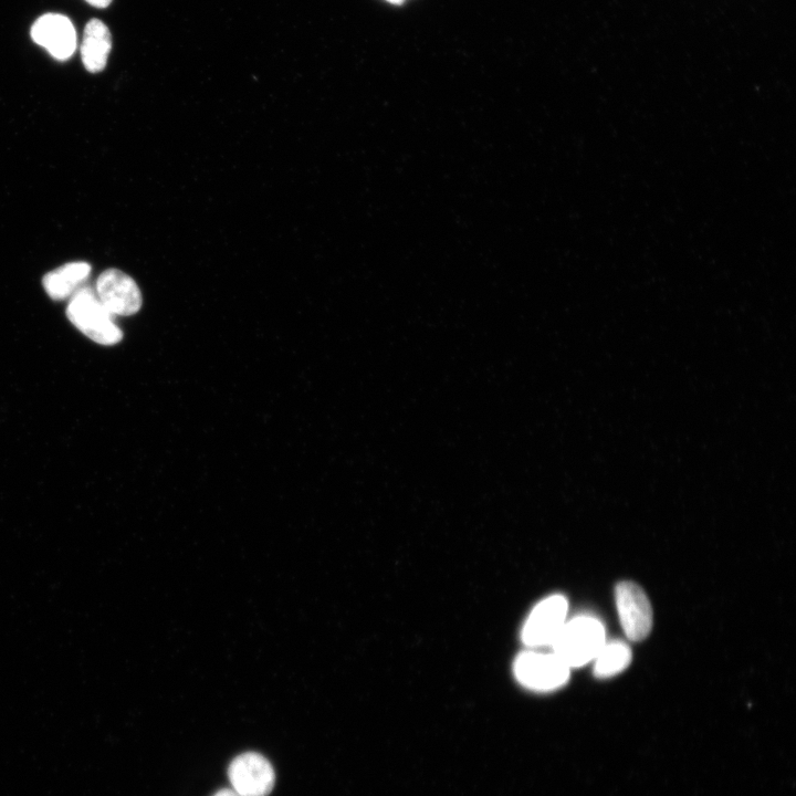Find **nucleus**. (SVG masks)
Wrapping results in <instances>:
<instances>
[{"label":"nucleus","mask_w":796,"mask_h":796,"mask_svg":"<svg viewBox=\"0 0 796 796\" xmlns=\"http://www.w3.org/2000/svg\"><path fill=\"white\" fill-rule=\"evenodd\" d=\"M90 273L91 265L87 262H69L46 273L43 277V287L53 300L70 298L84 286Z\"/></svg>","instance_id":"nucleus-9"},{"label":"nucleus","mask_w":796,"mask_h":796,"mask_svg":"<svg viewBox=\"0 0 796 796\" xmlns=\"http://www.w3.org/2000/svg\"><path fill=\"white\" fill-rule=\"evenodd\" d=\"M213 796H238L232 789L223 788L218 790Z\"/></svg>","instance_id":"nucleus-13"},{"label":"nucleus","mask_w":796,"mask_h":796,"mask_svg":"<svg viewBox=\"0 0 796 796\" xmlns=\"http://www.w3.org/2000/svg\"><path fill=\"white\" fill-rule=\"evenodd\" d=\"M387 1L390 3H394V4H401L404 2V0H387Z\"/></svg>","instance_id":"nucleus-14"},{"label":"nucleus","mask_w":796,"mask_h":796,"mask_svg":"<svg viewBox=\"0 0 796 796\" xmlns=\"http://www.w3.org/2000/svg\"><path fill=\"white\" fill-rule=\"evenodd\" d=\"M66 315L76 328L97 344L114 345L123 338V332L113 320L114 315L91 287L82 286L70 297Z\"/></svg>","instance_id":"nucleus-2"},{"label":"nucleus","mask_w":796,"mask_h":796,"mask_svg":"<svg viewBox=\"0 0 796 796\" xmlns=\"http://www.w3.org/2000/svg\"><path fill=\"white\" fill-rule=\"evenodd\" d=\"M112 48L108 28L98 19L90 20L84 29L81 44V56L85 69L96 73L106 66Z\"/></svg>","instance_id":"nucleus-10"},{"label":"nucleus","mask_w":796,"mask_h":796,"mask_svg":"<svg viewBox=\"0 0 796 796\" xmlns=\"http://www.w3.org/2000/svg\"><path fill=\"white\" fill-rule=\"evenodd\" d=\"M567 600L553 595L532 610L522 632L523 641L533 647L552 645L566 622Z\"/></svg>","instance_id":"nucleus-7"},{"label":"nucleus","mask_w":796,"mask_h":796,"mask_svg":"<svg viewBox=\"0 0 796 796\" xmlns=\"http://www.w3.org/2000/svg\"><path fill=\"white\" fill-rule=\"evenodd\" d=\"M228 777L238 796H268L275 784L273 766L255 752L234 757L229 765Z\"/></svg>","instance_id":"nucleus-4"},{"label":"nucleus","mask_w":796,"mask_h":796,"mask_svg":"<svg viewBox=\"0 0 796 796\" xmlns=\"http://www.w3.org/2000/svg\"><path fill=\"white\" fill-rule=\"evenodd\" d=\"M85 1L96 8H106L112 2V0H85Z\"/></svg>","instance_id":"nucleus-12"},{"label":"nucleus","mask_w":796,"mask_h":796,"mask_svg":"<svg viewBox=\"0 0 796 796\" xmlns=\"http://www.w3.org/2000/svg\"><path fill=\"white\" fill-rule=\"evenodd\" d=\"M569 669L554 652H524L514 666L515 675L522 684L542 691L563 685L568 680Z\"/></svg>","instance_id":"nucleus-5"},{"label":"nucleus","mask_w":796,"mask_h":796,"mask_svg":"<svg viewBox=\"0 0 796 796\" xmlns=\"http://www.w3.org/2000/svg\"><path fill=\"white\" fill-rule=\"evenodd\" d=\"M594 674L597 678H609L624 671L631 661V650L622 641L605 642L596 656Z\"/></svg>","instance_id":"nucleus-11"},{"label":"nucleus","mask_w":796,"mask_h":796,"mask_svg":"<svg viewBox=\"0 0 796 796\" xmlns=\"http://www.w3.org/2000/svg\"><path fill=\"white\" fill-rule=\"evenodd\" d=\"M615 600L625 635L632 641L648 637L652 628V608L645 590L632 582H620Z\"/></svg>","instance_id":"nucleus-3"},{"label":"nucleus","mask_w":796,"mask_h":796,"mask_svg":"<svg viewBox=\"0 0 796 796\" xmlns=\"http://www.w3.org/2000/svg\"><path fill=\"white\" fill-rule=\"evenodd\" d=\"M95 293L101 303L115 316H129L142 306V294L136 282L117 269H107L100 274Z\"/></svg>","instance_id":"nucleus-6"},{"label":"nucleus","mask_w":796,"mask_h":796,"mask_svg":"<svg viewBox=\"0 0 796 796\" xmlns=\"http://www.w3.org/2000/svg\"><path fill=\"white\" fill-rule=\"evenodd\" d=\"M605 642L603 624L590 616H578L565 622L551 646L565 664L574 668L594 660Z\"/></svg>","instance_id":"nucleus-1"},{"label":"nucleus","mask_w":796,"mask_h":796,"mask_svg":"<svg viewBox=\"0 0 796 796\" xmlns=\"http://www.w3.org/2000/svg\"><path fill=\"white\" fill-rule=\"evenodd\" d=\"M31 38L57 60L69 59L76 48V33L72 22L59 13L40 17L31 28Z\"/></svg>","instance_id":"nucleus-8"}]
</instances>
